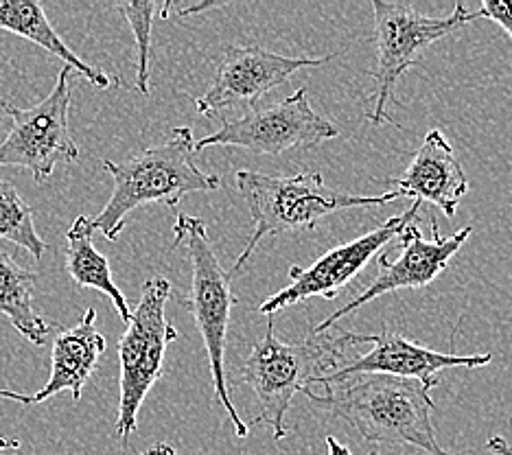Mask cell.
Returning a JSON list of instances; mask_svg holds the SVG:
<instances>
[{
	"mask_svg": "<svg viewBox=\"0 0 512 455\" xmlns=\"http://www.w3.org/2000/svg\"><path fill=\"white\" fill-rule=\"evenodd\" d=\"M486 449L493 451L495 455H512V447L508 445V442L502 438V436H493L488 438L486 442Z\"/></svg>",
	"mask_w": 512,
	"mask_h": 455,
	"instance_id": "22",
	"label": "cell"
},
{
	"mask_svg": "<svg viewBox=\"0 0 512 455\" xmlns=\"http://www.w3.org/2000/svg\"><path fill=\"white\" fill-rule=\"evenodd\" d=\"M138 455H178V451L173 449L171 445H167V442H158V445H154V447H149L147 451H143V453H138Z\"/></svg>",
	"mask_w": 512,
	"mask_h": 455,
	"instance_id": "25",
	"label": "cell"
},
{
	"mask_svg": "<svg viewBox=\"0 0 512 455\" xmlns=\"http://www.w3.org/2000/svg\"><path fill=\"white\" fill-rule=\"evenodd\" d=\"M340 136V130L311 108L307 88L267 108H254L237 119H226L215 134L195 140V151L206 147H241L254 154L285 156L307 151L324 140Z\"/></svg>",
	"mask_w": 512,
	"mask_h": 455,
	"instance_id": "9",
	"label": "cell"
},
{
	"mask_svg": "<svg viewBox=\"0 0 512 455\" xmlns=\"http://www.w3.org/2000/svg\"><path fill=\"white\" fill-rule=\"evenodd\" d=\"M471 18L493 20L495 25L502 27L508 33V38L512 40V3H506V0H484L480 9L471 11Z\"/></svg>",
	"mask_w": 512,
	"mask_h": 455,
	"instance_id": "21",
	"label": "cell"
},
{
	"mask_svg": "<svg viewBox=\"0 0 512 455\" xmlns=\"http://www.w3.org/2000/svg\"><path fill=\"white\" fill-rule=\"evenodd\" d=\"M0 399L5 401H14V403H25V405H31L33 399L29 394H20V392H11V390H0Z\"/></svg>",
	"mask_w": 512,
	"mask_h": 455,
	"instance_id": "24",
	"label": "cell"
},
{
	"mask_svg": "<svg viewBox=\"0 0 512 455\" xmlns=\"http://www.w3.org/2000/svg\"><path fill=\"white\" fill-rule=\"evenodd\" d=\"M418 210H421V202H414L405 213L386 219L381 226L372 228L359 239H353L344 245H335L333 250L322 254L313 265H292L289 267V280L292 283L278 291V294L265 298L261 302L259 313L267 315V318H274L278 311L298 305V302L307 298H337L342 294V289H346L362 274L364 267L372 261V256L397 239L407 224H412L418 217Z\"/></svg>",
	"mask_w": 512,
	"mask_h": 455,
	"instance_id": "12",
	"label": "cell"
},
{
	"mask_svg": "<svg viewBox=\"0 0 512 455\" xmlns=\"http://www.w3.org/2000/svg\"><path fill=\"white\" fill-rule=\"evenodd\" d=\"M377 182L392 186L401 197H414V202L438 206L449 219L456 215L460 200L469 193L467 175L460 167L456 151L440 130H432L425 136L401 178Z\"/></svg>",
	"mask_w": 512,
	"mask_h": 455,
	"instance_id": "14",
	"label": "cell"
},
{
	"mask_svg": "<svg viewBox=\"0 0 512 455\" xmlns=\"http://www.w3.org/2000/svg\"><path fill=\"white\" fill-rule=\"evenodd\" d=\"M429 224H432V239H425L414 221L407 224L401 235L394 239L397 245H392V250L379 256V270L377 276L372 278V283L357 298L348 300L342 309L333 311L313 331L324 333L333 329L337 320L344 318V315H351L359 307H364L368 302L386 294H392V291L423 289L432 285L447 270V265L456 256V252H460L462 245L473 235V226H464L456 235L442 237L438 221L434 217L429 219Z\"/></svg>",
	"mask_w": 512,
	"mask_h": 455,
	"instance_id": "11",
	"label": "cell"
},
{
	"mask_svg": "<svg viewBox=\"0 0 512 455\" xmlns=\"http://www.w3.org/2000/svg\"><path fill=\"white\" fill-rule=\"evenodd\" d=\"M348 346H353L351 331L337 324L324 333L311 331L302 342L285 344L276 337L274 318H267V333L250 350L241 370V379L250 385L261 405V412L250 420L248 429L267 425L274 440H283L289 434L285 416L294 396L342 368Z\"/></svg>",
	"mask_w": 512,
	"mask_h": 455,
	"instance_id": "3",
	"label": "cell"
},
{
	"mask_svg": "<svg viewBox=\"0 0 512 455\" xmlns=\"http://www.w3.org/2000/svg\"><path fill=\"white\" fill-rule=\"evenodd\" d=\"M0 239L20 245L33 256V261L44 259L46 241L33 224V210L3 175H0Z\"/></svg>",
	"mask_w": 512,
	"mask_h": 455,
	"instance_id": "19",
	"label": "cell"
},
{
	"mask_svg": "<svg viewBox=\"0 0 512 455\" xmlns=\"http://www.w3.org/2000/svg\"><path fill=\"white\" fill-rule=\"evenodd\" d=\"M0 105L11 119V130L0 143V167H22L36 182H46L57 165L79 160V147L68 130L71 68L60 70L51 95L33 108H18L9 101Z\"/></svg>",
	"mask_w": 512,
	"mask_h": 455,
	"instance_id": "8",
	"label": "cell"
},
{
	"mask_svg": "<svg viewBox=\"0 0 512 455\" xmlns=\"http://www.w3.org/2000/svg\"><path fill=\"white\" fill-rule=\"evenodd\" d=\"M324 394L305 390L307 399L355 427L359 436L375 445L414 447L425 455H458L440 447L432 423L434 401L429 388L412 379L362 375L335 385Z\"/></svg>",
	"mask_w": 512,
	"mask_h": 455,
	"instance_id": "1",
	"label": "cell"
},
{
	"mask_svg": "<svg viewBox=\"0 0 512 455\" xmlns=\"http://www.w3.org/2000/svg\"><path fill=\"white\" fill-rule=\"evenodd\" d=\"M351 344H370L368 353L346 361L333 375L322 377L316 385H337L346 379L362 375H386L397 379H412L425 388H436L438 375L447 368H484L493 361L491 353L484 355H453L425 348L401 333L383 331L381 335L351 333Z\"/></svg>",
	"mask_w": 512,
	"mask_h": 455,
	"instance_id": "13",
	"label": "cell"
},
{
	"mask_svg": "<svg viewBox=\"0 0 512 455\" xmlns=\"http://www.w3.org/2000/svg\"><path fill=\"white\" fill-rule=\"evenodd\" d=\"M36 280V274L0 250V315H5L27 342L44 346L51 335V326L33 309Z\"/></svg>",
	"mask_w": 512,
	"mask_h": 455,
	"instance_id": "18",
	"label": "cell"
},
{
	"mask_svg": "<svg viewBox=\"0 0 512 455\" xmlns=\"http://www.w3.org/2000/svg\"><path fill=\"white\" fill-rule=\"evenodd\" d=\"M106 337L97 331V309H86L73 329H62L53 337L51 377L44 388L33 394V403H44L60 392H71L79 403L99 359L106 355Z\"/></svg>",
	"mask_w": 512,
	"mask_h": 455,
	"instance_id": "15",
	"label": "cell"
},
{
	"mask_svg": "<svg viewBox=\"0 0 512 455\" xmlns=\"http://www.w3.org/2000/svg\"><path fill=\"white\" fill-rule=\"evenodd\" d=\"M114 189L108 204L92 219V228L108 241H116L125 219L136 208L165 204L176 208L191 193H213L221 186L219 175L204 173L195 165V136L191 127H173L162 143L123 162L103 160Z\"/></svg>",
	"mask_w": 512,
	"mask_h": 455,
	"instance_id": "2",
	"label": "cell"
},
{
	"mask_svg": "<svg viewBox=\"0 0 512 455\" xmlns=\"http://www.w3.org/2000/svg\"><path fill=\"white\" fill-rule=\"evenodd\" d=\"M0 31L16 33L20 38L40 46L46 53L60 57L64 66L75 70L81 77H86L95 88L106 90L119 84V79H112L101 68H95L81 60L71 46L60 38V33L53 29L44 5L36 3V0H0Z\"/></svg>",
	"mask_w": 512,
	"mask_h": 455,
	"instance_id": "16",
	"label": "cell"
},
{
	"mask_svg": "<svg viewBox=\"0 0 512 455\" xmlns=\"http://www.w3.org/2000/svg\"><path fill=\"white\" fill-rule=\"evenodd\" d=\"M20 449V440L16 438H0V451H18Z\"/></svg>",
	"mask_w": 512,
	"mask_h": 455,
	"instance_id": "26",
	"label": "cell"
},
{
	"mask_svg": "<svg viewBox=\"0 0 512 455\" xmlns=\"http://www.w3.org/2000/svg\"><path fill=\"white\" fill-rule=\"evenodd\" d=\"M372 20H375V44H377V66L368 70V77L375 81V95L370 99L366 119L375 125L392 123L388 105H401L394 95L399 79L410 68L425 70L421 53L442 40L445 35L473 22L471 11L458 3L451 16L432 18L423 16L412 5L386 3L372 0Z\"/></svg>",
	"mask_w": 512,
	"mask_h": 455,
	"instance_id": "6",
	"label": "cell"
},
{
	"mask_svg": "<svg viewBox=\"0 0 512 455\" xmlns=\"http://www.w3.org/2000/svg\"><path fill=\"white\" fill-rule=\"evenodd\" d=\"M92 235H95L92 219L88 215H79L66 235V272L77 287L97 289L101 294H106L112 300L119 318L127 324L132 318V309L127 305L123 291L116 287L110 261L97 250Z\"/></svg>",
	"mask_w": 512,
	"mask_h": 455,
	"instance_id": "17",
	"label": "cell"
},
{
	"mask_svg": "<svg viewBox=\"0 0 512 455\" xmlns=\"http://www.w3.org/2000/svg\"><path fill=\"white\" fill-rule=\"evenodd\" d=\"M173 248H182L191 261V291L178 298V302L193 315L197 331L204 340L215 385V399L232 420L237 438H246L250 429L235 410L226 377L228 324L232 307L239 302L235 291H232V278L235 276L221 267L206 224L200 217L178 213L176 226H173Z\"/></svg>",
	"mask_w": 512,
	"mask_h": 455,
	"instance_id": "5",
	"label": "cell"
},
{
	"mask_svg": "<svg viewBox=\"0 0 512 455\" xmlns=\"http://www.w3.org/2000/svg\"><path fill=\"white\" fill-rule=\"evenodd\" d=\"M171 298L167 278L145 280L141 300L119 340L121 399L116 416V436L127 442L138 425V412L149 390L162 377L167 346L178 340L176 326L167 322L165 307Z\"/></svg>",
	"mask_w": 512,
	"mask_h": 455,
	"instance_id": "7",
	"label": "cell"
},
{
	"mask_svg": "<svg viewBox=\"0 0 512 455\" xmlns=\"http://www.w3.org/2000/svg\"><path fill=\"white\" fill-rule=\"evenodd\" d=\"M235 186L250 208L254 232L230 274L237 276L248 265L256 245L265 237H281L287 232L316 228L324 217L348 208L383 206L399 200L397 191L383 195H355L329 189L320 173L265 175L241 169L235 173Z\"/></svg>",
	"mask_w": 512,
	"mask_h": 455,
	"instance_id": "4",
	"label": "cell"
},
{
	"mask_svg": "<svg viewBox=\"0 0 512 455\" xmlns=\"http://www.w3.org/2000/svg\"><path fill=\"white\" fill-rule=\"evenodd\" d=\"M162 5L156 3H123L119 11L130 25L136 40V90L141 95H149V57H151V27H154V14Z\"/></svg>",
	"mask_w": 512,
	"mask_h": 455,
	"instance_id": "20",
	"label": "cell"
},
{
	"mask_svg": "<svg viewBox=\"0 0 512 455\" xmlns=\"http://www.w3.org/2000/svg\"><path fill=\"white\" fill-rule=\"evenodd\" d=\"M327 449H329V455H353L351 449L340 445V442H337L333 436H327ZM366 455H379V449H372Z\"/></svg>",
	"mask_w": 512,
	"mask_h": 455,
	"instance_id": "23",
	"label": "cell"
},
{
	"mask_svg": "<svg viewBox=\"0 0 512 455\" xmlns=\"http://www.w3.org/2000/svg\"><path fill=\"white\" fill-rule=\"evenodd\" d=\"M335 57V53L327 57H285L252 44L228 46L217 64L213 84L195 99V110L206 119L219 121H226L228 112H250L261 97L285 84L298 70L324 66Z\"/></svg>",
	"mask_w": 512,
	"mask_h": 455,
	"instance_id": "10",
	"label": "cell"
}]
</instances>
